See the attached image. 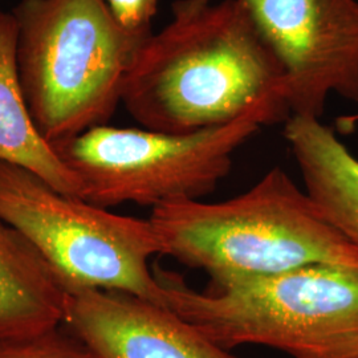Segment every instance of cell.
Wrapping results in <instances>:
<instances>
[{
  "label": "cell",
  "instance_id": "cell-1",
  "mask_svg": "<svg viewBox=\"0 0 358 358\" xmlns=\"http://www.w3.org/2000/svg\"><path fill=\"white\" fill-rule=\"evenodd\" d=\"M121 103L143 129L190 134L223 127L254 109L287 121L279 60L241 0L173 3V20L142 43Z\"/></svg>",
  "mask_w": 358,
  "mask_h": 358
},
{
  "label": "cell",
  "instance_id": "cell-2",
  "mask_svg": "<svg viewBox=\"0 0 358 358\" xmlns=\"http://www.w3.org/2000/svg\"><path fill=\"white\" fill-rule=\"evenodd\" d=\"M149 220L162 255L205 271L213 282L312 264L358 268L357 248L279 166L235 198L158 206Z\"/></svg>",
  "mask_w": 358,
  "mask_h": 358
},
{
  "label": "cell",
  "instance_id": "cell-3",
  "mask_svg": "<svg viewBox=\"0 0 358 358\" xmlns=\"http://www.w3.org/2000/svg\"><path fill=\"white\" fill-rule=\"evenodd\" d=\"M16 64L27 108L48 143L106 125L149 35L120 26L105 0H20Z\"/></svg>",
  "mask_w": 358,
  "mask_h": 358
},
{
  "label": "cell",
  "instance_id": "cell-4",
  "mask_svg": "<svg viewBox=\"0 0 358 358\" xmlns=\"http://www.w3.org/2000/svg\"><path fill=\"white\" fill-rule=\"evenodd\" d=\"M167 308L227 350L272 348L292 358H358V268L312 264L214 282L199 292L154 268Z\"/></svg>",
  "mask_w": 358,
  "mask_h": 358
},
{
  "label": "cell",
  "instance_id": "cell-5",
  "mask_svg": "<svg viewBox=\"0 0 358 358\" xmlns=\"http://www.w3.org/2000/svg\"><path fill=\"white\" fill-rule=\"evenodd\" d=\"M282 121L273 110L254 109L227 125L190 134L101 125L52 148L76 177L83 201L153 210L211 194L229 176L234 153L262 127Z\"/></svg>",
  "mask_w": 358,
  "mask_h": 358
},
{
  "label": "cell",
  "instance_id": "cell-6",
  "mask_svg": "<svg viewBox=\"0 0 358 358\" xmlns=\"http://www.w3.org/2000/svg\"><path fill=\"white\" fill-rule=\"evenodd\" d=\"M0 220L38 250L68 294L121 291L167 308L166 289L149 264L162 255L149 219L66 196L35 173L0 161Z\"/></svg>",
  "mask_w": 358,
  "mask_h": 358
},
{
  "label": "cell",
  "instance_id": "cell-7",
  "mask_svg": "<svg viewBox=\"0 0 358 358\" xmlns=\"http://www.w3.org/2000/svg\"><path fill=\"white\" fill-rule=\"evenodd\" d=\"M279 60L291 115L319 118L336 93L358 103V0H241Z\"/></svg>",
  "mask_w": 358,
  "mask_h": 358
},
{
  "label": "cell",
  "instance_id": "cell-8",
  "mask_svg": "<svg viewBox=\"0 0 358 358\" xmlns=\"http://www.w3.org/2000/svg\"><path fill=\"white\" fill-rule=\"evenodd\" d=\"M62 325L97 358H238L169 308L121 291L69 292Z\"/></svg>",
  "mask_w": 358,
  "mask_h": 358
},
{
  "label": "cell",
  "instance_id": "cell-9",
  "mask_svg": "<svg viewBox=\"0 0 358 358\" xmlns=\"http://www.w3.org/2000/svg\"><path fill=\"white\" fill-rule=\"evenodd\" d=\"M284 137L304 190L321 215L358 250V158L319 118L291 115Z\"/></svg>",
  "mask_w": 358,
  "mask_h": 358
},
{
  "label": "cell",
  "instance_id": "cell-10",
  "mask_svg": "<svg viewBox=\"0 0 358 358\" xmlns=\"http://www.w3.org/2000/svg\"><path fill=\"white\" fill-rule=\"evenodd\" d=\"M66 289L38 250L0 220V338L62 325Z\"/></svg>",
  "mask_w": 358,
  "mask_h": 358
},
{
  "label": "cell",
  "instance_id": "cell-11",
  "mask_svg": "<svg viewBox=\"0 0 358 358\" xmlns=\"http://www.w3.org/2000/svg\"><path fill=\"white\" fill-rule=\"evenodd\" d=\"M16 47V19L13 13L0 10V161L24 167L57 192L80 198L76 177L31 118L17 73Z\"/></svg>",
  "mask_w": 358,
  "mask_h": 358
},
{
  "label": "cell",
  "instance_id": "cell-12",
  "mask_svg": "<svg viewBox=\"0 0 358 358\" xmlns=\"http://www.w3.org/2000/svg\"><path fill=\"white\" fill-rule=\"evenodd\" d=\"M0 358H97L63 325L26 337L0 338Z\"/></svg>",
  "mask_w": 358,
  "mask_h": 358
},
{
  "label": "cell",
  "instance_id": "cell-13",
  "mask_svg": "<svg viewBox=\"0 0 358 358\" xmlns=\"http://www.w3.org/2000/svg\"><path fill=\"white\" fill-rule=\"evenodd\" d=\"M117 23L129 32L149 35L158 0H105Z\"/></svg>",
  "mask_w": 358,
  "mask_h": 358
},
{
  "label": "cell",
  "instance_id": "cell-14",
  "mask_svg": "<svg viewBox=\"0 0 358 358\" xmlns=\"http://www.w3.org/2000/svg\"><path fill=\"white\" fill-rule=\"evenodd\" d=\"M358 121V115L356 117H344L338 120V127L341 129H350Z\"/></svg>",
  "mask_w": 358,
  "mask_h": 358
},
{
  "label": "cell",
  "instance_id": "cell-15",
  "mask_svg": "<svg viewBox=\"0 0 358 358\" xmlns=\"http://www.w3.org/2000/svg\"><path fill=\"white\" fill-rule=\"evenodd\" d=\"M186 1L192 6H203V4L210 3V0H186Z\"/></svg>",
  "mask_w": 358,
  "mask_h": 358
}]
</instances>
